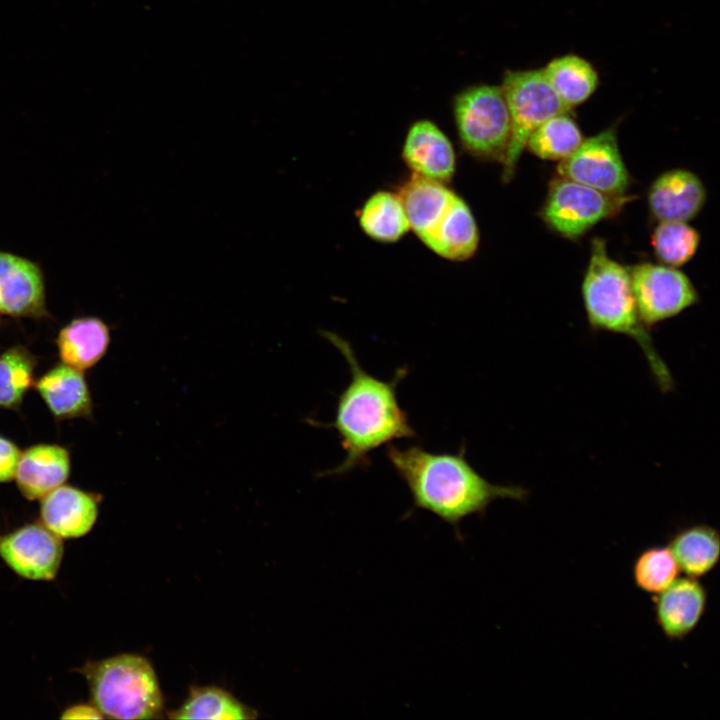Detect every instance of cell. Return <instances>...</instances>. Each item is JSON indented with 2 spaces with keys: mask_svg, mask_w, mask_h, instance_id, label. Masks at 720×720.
Instances as JSON below:
<instances>
[{
  "mask_svg": "<svg viewBox=\"0 0 720 720\" xmlns=\"http://www.w3.org/2000/svg\"><path fill=\"white\" fill-rule=\"evenodd\" d=\"M397 194L410 230L419 239L436 224L455 195L445 183L413 173L400 185Z\"/></svg>",
  "mask_w": 720,
  "mask_h": 720,
  "instance_id": "44dd1931",
  "label": "cell"
},
{
  "mask_svg": "<svg viewBox=\"0 0 720 720\" xmlns=\"http://www.w3.org/2000/svg\"><path fill=\"white\" fill-rule=\"evenodd\" d=\"M0 557L21 577L48 581L59 570L63 544L43 524H27L0 536Z\"/></svg>",
  "mask_w": 720,
  "mask_h": 720,
  "instance_id": "30bf717a",
  "label": "cell"
},
{
  "mask_svg": "<svg viewBox=\"0 0 720 720\" xmlns=\"http://www.w3.org/2000/svg\"><path fill=\"white\" fill-rule=\"evenodd\" d=\"M62 719H102L103 715L94 706L88 704H78L69 707L63 711Z\"/></svg>",
  "mask_w": 720,
  "mask_h": 720,
  "instance_id": "f546056e",
  "label": "cell"
},
{
  "mask_svg": "<svg viewBox=\"0 0 720 720\" xmlns=\"http://www.w3.org/2000/svg\"><path fill=\"white\" fill-rule=\"evenodd\" d=\"M460 143L471 156L502 162L510 140V117L501 85L478 84L453 100Z\"/></svg>",
  "mask_w": 720,
  "mask_h": 720,
  "instance_id": "5b68a950",
  "label": "cell"
},
{
  "mask_svg": "<svg viewBox=\"0 0 720 720\" xmlns=\"http://www.w3.org/2000/svg\"><path fill=\"white\" fill-rule=\"evenodd\" d=\"M110 344L109 326L99 317L80 316L58 332L56 346L62 363L81 371L95 366Z\"/></svg>",
  "mask_w": 720,
  "mask_h": 720,
  "instance_id": "d6986e66",
  "label": "cell"
},
{
  "mask_svg": "<svg viewBox=\"0 0 720 720\" xmlns=\"http://www.w3.org/2000/svg\"><path fill=\"white\" fill-rule=\"evenodd\" d=\"M175 719H250L254 712L227 691L218 687H201L191 691L183 705L171 712Z\"/></svg>",
  "mask_w": 720,
  "mask_h": 720,
  "instance_id": "484cf974",
  "label": "cell"
},
{
  "mask_svg": "<svg viewBox=\"0 0 720 720\" xmlns=\"http://www.w3.org/2000/svg\"><path fill=\"white\" fill-rule=\"evenodd\" d=\"M361 230L381 243L399 241L410 230L409 221L397 193L380 190L368 197L358 212Z\"/></svg>",
  "mask_w": 720,
  "mask_h": 720,
  "instance_id": "603a6c76",
  "label": "cell"
},
{
  "mask_svg": "<svg viewBox=\"0 0 720 720\" xmlns=\"http://www.w3.org/2000/svg\"><path fill=\"white\" fill-rule=\"evenodd\" d=\"M628 269L639 315L649 329L699 302L696 287L676 267L641 262Z\"/></svg>",
  "mask_w": 720,
  "mask_h": 720,
  "instance_id": "ba28073f",
  "label": "cell"
},
{
  "mask_svg": "<svg viewBox=\"0 0 720 720\" xmlns=\"http://www.w3.org/2000/svg\"><path fill=\"white\" fill-rule=\"evenodd\" d=\"M583 139L579 125L566 111L550 117L536 128L526 148L542 160L562 161L579 147Z\"/></svg>",
  "mask_w": 720,
  "mask_h": 720,
  "instance_id": "cb8c5ba5",
  "label": "cell"
},
{
  "mask_svg": "<svg viewBox=\"0 0 720 720\" xmlns=\"http://www.w3.org/2000/svg\"><path fill=\"white\" fill-rule=\"evenodd\" d=\"M541 70L569 110L587 101L599 85L597 70L588 60L576 54L553 58Z\"/></svg>",
  "mask_w": 720,
  "mask_h": 720,
  "instance_id": "7402d4cb",
  "label": "cell"
},
{
  "mask_svg": "<svg viewBox=\"0 0 720 720\" xmlns=\"http://www.w3.org/2000/svg\"><path fill=\"white\" fill-rule=\"evenodd\" d=\"M37 358L26 347L14 345L0 354V409L16 410L34 386Z\"/></svg>",
  "mask_w": 720,
  "mask_h": 720,
  "instance_id": "d4e9b609",
  "label": "cell"
},
{
  "mask_svg": "<svg viewBox=\"0 0 720 720\" xmlns=\"http://www.w3.org/2000/svg\"><path fill=\"white\" fill-rule=\"evenodd\" d=\"M651 599L654 620L663 636L669 641H682L704 618L709 593L700 579L685 575Z\"/></svg>",
  "mask_w": 720,
  "mask_h": 720,
  "instance_id": "7c38bea8",
  "label": "cell"
},
{
  "mask_svg": "<svg viewBox=\"0 0 720 720\" xmlns=\"http://www.w3.org/2000/svg\"><path fill=\"white\" fill-rule=\"evenodd\" d=\"M0 315L32 319L49 315L41 266L4 250H0Z\"/></svg>",
  "mask_w": 720,
  "mask_h": 720,
  "instance_id": "8fae6325",
  "label": "cell"
},
{
  "mask_svg": "<svg viewBox=\"0 0 720 720\" xmlns=\"http://www.w3.org/2000/svg\"><path fill=\"white\" fill-rule=\"evenodd\" d=\"M706 198V188L698 175L677 168L663 172L652 182L647 202L658 222H688L700 213Z\"/></svg>",
  "mask_w": 720,
  "mask_h": 720,
  "instance_id": "5bb4252c",
  "label": "cell"
},
{
  "mask_svg": "<svg viewBox=\"0 0 720 720\" xmlns=\"http://www.w3.org/2000/svg\"><path fill=\"white\" fill-rule=\"evenodd\" d=\"M386 456L406 484L413 508L449 524L459 540L466 518L484 516L496 500L524 501L529 491L520 485H499L484 478L467 460L462 444L455 453L430 452L419 445L404 448L389 444Z\"/></svg>",
  "mask_w": 720,
  "mask_h": 720,
  "instance_id": "7a4b0ae2",
  "label": "cell"
},
{
  "mask_svg": "<svg viewBox=\"0 0 720 720\" xmlns=\"http://www.w3.org/2000/svg\"><path fill=\"white\" fill-rule=\"evenodd\" d=\"M93 705L103 717L111 719H150L162 710L163 701L157 677L143 657L121 654L81 669Z\"/></svg>",
  "mask_w": 720,
  "mask_h": 720,
  "instance_id": "277c9868",
  "label": "cell"
},
{
  "mask_svg": "<svg viewBox=\"0 0 720 720\" xmlns=\"http://www.w3.org/2000/svg\"><path fill=\"white\" fill-rule=\"evenodd\" d=\"M401 156L413 174L445 184L455 174L456 154L453 144L431 120L420 119L410 125Z\"/></svg>",
  "mask_w": 720,
  "mask_h": 720,
  "instance_id": "4fadbf2b",
  "label": "cell"
},
{
  "mask_svg": "<svg viewBox=\"0 0 720 720\" xmlns=\"http://www.w3.org/2000/svg\"><path fill=\"white\" fill-rule=\"evenodd\" d=\"M21 450L10 439L0 435V483L14 479Z\"/></svg>",
  "mask_w": 720,
  "mask_h": 720,
  "instance_id": "f1b7e54d",
  "label": "cell"
},
{
  "mask_svg": "<svg viewBox=\"0 0 720 720\" xmlns=\"http://www.w3.org/2000/svg\"><path fill=\"white\" fill-rule=\"evenodd\" d=\"M70 470V453L66 447L39 443L21 451L14 479L23 497L37 500L63 485Z\"/></svg>",
  "mask_w": 720,
  "mask_h": 720,
  "instance_id": "2e32d148",
  "label": "cell"
},
{
  "mask_svg": "<svg viewBox=\"0 0 720 720\" xmlns=\"http://www.w3.org/2000/svg\"><path fill=\"white\" fill-rule=\"evenodd\" d=\"M510 117V140L502 161V181L514 176L530 135L550 117L570 111L541 69L506 70L501 84Z\"/></svg>",
  "mask_w": 720,
  "mask_h": 720,
  "instance_id": "8992f818",
  "label": "cell"
},
{
  "mask_svg": "<svg viewBox=\"0 0 720 720\" xmlns=\"http://www.w3.org/2000/svg\"><path fill=\"white\" fill-rule=\"evenodd\" d=\"M320 333L343 355L350 370V381L337 399L334 421L307 420L336 430L345 458L318 476H338L356 468H367L373 451L394 440L413 439L417 434L397 398V387L407 375V368L397 369L389 381L381 380L364 370L346 339L327 330Z\"/></svg>",
  "mask_w": 720,
  "mask_h": 720,
  "instance_id": "6da1fadb",
  "label": "cell"
},
{
  "mask_svg": "<svg viewBox=\"0 0 720 720\" xmlns=\"http://www.w3.org/2000/svg\"><path fill=\"white\" fill-rule=\"evenodd\" d=\"M634 199L613 195L557 176L548 186L539 217L553 232L577 240L603 220L618 215Z\"/></svg>",
  "mask_w": 720,
  "mask_h": 720,
  "instance_id": "52a82bcc",
  "label": "cell"
},
{
  "mask_svg": "<svg viewBox=\"0 0 720 720\" xmlns=\"http://www.w3.org/2000/svg\"><path fill=\"white\" fill-rule=\"evenodd\" d=\"M667 546L686 576L705 577L720 560V533L707 523L678 527L669 535Z\"/></svg>",
  "mask_w": 720,
  "mask_h": 720,
  "instance_id": "ffe728a7",
  "label": "cell"
},
{
  "mask_svg": "<svg viewBox=\"0 0 720 720\" xmlns=\"http://www.w3.org/2000/svg\"><path fill=\"white\" fill-rule=\"evenodd\" d=\"M680 569L667 545H650L634 558L631 575L638 590L652 596L667 588Z\"/></svg>",
  "mask_w": 720,
  "mask_h": 720,
  "instance_id": "4316f807",
  "label": "cell"
},
{
  "mask_svg": "<svg viewBox=\"0 0 720 720\" xmlns=\"http://www.w3.org/2000/svg\"><path fill=\"white\" fill-rule=\"evenodd\" d=\"M34 387L58 420L88 418L92 398L83 371L60 363L35 380Z\"/></svg>",
  "mask_w": 720,
  "mask_h": 720,
  "instance_id": "ac0fdd59",
  "label": "cell"
},
{
  "mask_svg": "<svg viewBox=\"0 0 720 720\" xmlns=\"http://www.w3.org/2000/svg\"><path fill=\"white\" fill-rule=\"evenodd\" d=\"M420 240L451 261H465L477 251L479 229L468 204L455 194L436 224Z\"/></svg>",
  "mask_w": 720,
  "mask_h": 720,
  "instance_id": "e0dca14e",
  "label": "cell"
},
{
  "mask_svg": "<svg viewBox=\"0 0 720 720\" xmlns=\"http://www.w3.org/2000/svg\"><path fill=\"white\" fill-rule=\"evenodd\" d=\"M556 171L560 177L613 195L626 194L631 185L615 127L584 138L570 156L559 161Z\"/></svg>",
  "mask_w": 720,
  "mask_h": 720,
  "instance_id": "9c48e42d",
  "label": "cell"
},
{
  "mask_svg": "<svg viewBox=\"0 0 720 720\" xmlns=\"http://www.w3.org/2000/svg\"><path fill=\"white\" fill-rule=\"evenodd\" d=\"M700 240V233L687 222H659L651 236L657 259L662 264L676 268L694 257Z\"/></svg>",
  "mask_w": 720,
  "mask_h": 720,
  "instance_id": "83f0119b",
  "label": "cell"
},
{
  "mask_svg": "<svg viewBox=\"0 0 720 720\" xmlns=\"http://www.w3.org/2000/svg\"><path fill=\"white\" fill-rule=\"evenodd\" d=\"M581 292L591 329L633 339L641 348L661 392L672 391L673 376L655 347L650 329L641 320L629 269L610 257L606 241L601 237L591 241Z\"/></svg>",
  "mask_w": 720,
  "mask_h": 720,
  "instance_id": "3957f363",
  "label": "cell"
},
{
  "mask_svg": "<svg viewBox=\"0 0 720 720\" xmlns=\"http://www.w3.org/2000/svg\"><path fill=\"white\" fill-rule=\"evenodd\" d=\"M40 503L42 524L60 538L87 534L98 516L100 497L71 485H61Z\"/></svg>",
  "mask_w": 720,
  "mask_h": 720,
  "instance_id": "9a60e30c",
  "label": "cell"
}]
</instances>
